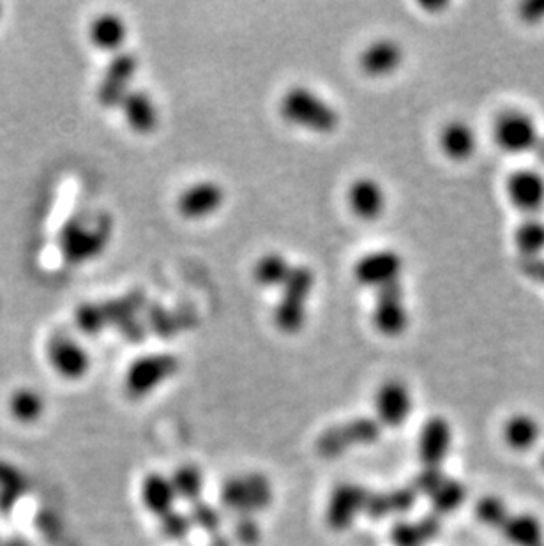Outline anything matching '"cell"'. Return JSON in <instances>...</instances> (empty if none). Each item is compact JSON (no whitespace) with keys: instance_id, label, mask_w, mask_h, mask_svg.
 <instances>
[{"instance_id":"6","label":"cell","mask_w":544,"mask_h":546,"mask_svg":"<svg viewBox=\"0 0 544 546\" xmlns=\"http://www.w3.org/2000/svg\"><path fill=\"white\" fill-rule=\"evenodd\" d=\"M492 138L504 154L522 156L536 149L541 131L534 115L522 108H507L495 115Z\"/></svg>"},{"instance_id":"8","label":"cell","mask_w":544,"mask_h":546,"mask_svg":"<svg viewBox=\"0 0 544 546\" xmlns=\"http://www.w3.org/2000/svg\"><path fill=\"white\" fill-rule=\"evenodd\" d=\"M371 322L378 333L386 338H398L410 327L407 294L403 283H393L384 289L375 290V303L371 311Z\"/></svg>"},{"instance_id":"10","label":"cell","mask_w":544,"mask_h":546,"mask_svg":"<svg viewBox=\"0 0 544 546\" xmlns=\"http://www.w3.org/2000/svg\"><path fill=\"white\" fill-rule=\"evenodd\" d=\"M382 426L375 418H357L343 425L329 428L320 435L317 449L324 458H336L345 455V451L356 446H368L380 437Z\"/></svg>"},{"instance_id":"3","label":"cell","mask_w":544,"mask_h":546,"mask_svg":"<svg viewBox=\"0 0 544 546\" xmlns=\"http://www.w3.org/2000/svg\"><path fill=\"white\" fill-rule=\"evenodd\" d=\"M317 276L306 264L294 267L287 283L280 289V299L274 308V324L281 333L294 336L303 331L308 322V304L315 290Z\"/></svg>"},{"instance_id":"33","label":"cell","mask_w":544,"mask_h":546,"mask_svg":"<svg viewBox=\"0 0 544 546\" xmlns=\"http://www.w3.org/2000/svg\"><path fill=\"white\" fill-rule=\"evenodd\" d=\"M188 515L193 527L202 529V531L211 534V536L221 534V529H223V511L220 508L212 506L209 502L200 501L191 506Z\"/></svg>"},{"instance_id":"5","label":"cell","mask_w":544,"mask_h":546,"mask_svg":"<svg viewBox=\"0 0 544 546\" xmlns=\"http://www.w3.org/2000/svg\"><path fill=\"white\" fill-rule=\"evenodd\" d=\"M181 372V359L170 352L138 357L124 373V391L131 400H144Z\"/></svg>"},{"instance_id":"27","label":"cell","mask_w":544,"mask_h":546,"mask_svg":"<svg viewBox=\"0 0 544 546\" xmlns=\"http://www.w3.org/2000/svg\"><path fill=\"white\" fill-rule=\"evenodd\" d=\"M292 264L280 251H269L258 258L253 266V280L264 289L280 290L294 271Z\"/></svg>"},{"instance_id":"25","label":"cell","mask_w":544,"mask_h":546,"mask_svg":"<svg viewBox=\"0 0 544 546\" xmlns=\"http://www.w3.org/2000/svg\"><path fill=\"white\" fill-rule=\"evenodd\" d=\"M9 418L22 426L38 425L45 418L46 402L34 387H18L8 400Z\"/></svg>"},{"instance_id":"15","label":"cell","mask_w":544,"mask_h":546,"mask_svg":"<svg viewBox=\"0 0 544 546\" xmlns=\"http://www.w3.org/2000/svg\"><path fill=\"white\" fill-rule=\"evenodd\" d=\"M227 193L220 182L198 181L188 186L177 198V211L182 218L200 221L218 214L225 205Z\"/></svg>"},{"instance_id":"1","label":"cell","mask_w":544,"mask_h":546,"mask_svg":"<svg viewBox=\"0 0 544 546\" xmlns=\"http://www.w3.org/2000/svg\"><path fill=\"white\" fill-rule=\"evenodd\" d=\"M280 115L290 126L315 135H333L341 122L333 103L304 85H295L281 96Z\"/></svg>"},{"instance_id":"23","label":"cell","mask_w":544,"mask_h":546,"mask_svg":"<svg viewBox=\"0 0 544 546\" xmlns=\"http://www.w3.org/2000/svg\"><path fill=\"white\" fill-rule=\"evenodd\" d=\"M128 23L115 13H103L94 18L89 29L92 45L112 54H121L122 46L128 39Z\"/></svg>"},{"instance_id":"36","label":"cell","mask_w":544,"mask_h":546,"mask_svg":"<svg viewBox=\"0 0 544 546\" xmlns=\"http://www.w3.org/2000/svg\"><path fill=\"white\" fill-rule=\"evenodd\" d=\"M76 324L85 334H98L105 329L101 313H99L98 303H85L76 310Z\"/></svg>"},{"instance_id":"18","label":"cell","mask_w":544,"mask_h":546,"mask_svg":"<svg viewBox=\"0 0 544 546\" xmlns=\"http://www.w3.org/2000/svg\"><path fill=\"white\" fill-rule=\"evenodd\" d=\"M440 152L453 163H467L476 156L479 137L472 124L463 119L446 122L439 133Z\"/></svg>"},{"instance_id":"37","label":"cell","mask_w":544,"mask_h":546,"mask_svg":"<svg viewBox=\"0 0 544 546\" xmlns=\"http://www.w3.org/2000/svg\"><path fill=\"white\" fill-rule=\"evenodd\" d=\"M541 465H543V469H544V453H543V456H541Z\"/></svg>"},{"instance_id":"11","label":"cell","mask_w":544,"mask_h":546,"mask_svg":"<svg viewBox=\"0 0 544 546\" xmlns=\"http://www.w3.org/2000/svg\"><path fill=\"white\" fill-rule=\"evenodd\" d=\"M138 66L140 62L133 52H121L112 57L96 91L99 107L106 110L121 107L124 98L133 91Z\"/></svg>"},{"instance_id":"21","label":"cell","mask_w":544,"mask_h":546,"mask_svg":"<svg viewBox=\"0 0 544 546\" xmlns=\"http://www.w3.org/2000/svg\"><path fill=\"white\" fill-rule=\"evenodd\" d=\"M119 108L129 129L136 135H151L158 129V107L149 92L133 89Z\"/></svg>"},{"instance_id":"32","label":"cell","mask_w":544,"mask_h":546,"mask_svg":"<svg viewBox=\"0 0 544 546\" xmlns=\"http://www.w3.org/2000/svg\"><path fill=\"white\" fill-rule=\"evenodd\" d=\"M511 513L513 511L509 509L506 502L495 495H484L483 499H479L476 504L477 520L493 531H500V527L504 525Z\"/></svg>"},{"instance_id":"14","label":"cell","mask_w":544,"mask_h":546,"mask_svg":"<svg viewBox=\"0 0 544 546\" xmlns=\"http://www.w3.org/2000/svg\"><path fill=\"white\" fill-rule=\"evenodd\" d=\"M405 271V260L398 251L375 250L359 258L354 266V278L368 289H384L387 285L400 283Z\"/></svg>"},{"instance_id":"7","label":"cell","mask_w":544,"mask_h":546,"mask_svg":"<svg viewBox=\"0 0 544 546\" xmlns=\"http://www.w3.org/2000/svg\"><path fill=\"white\" fill-rule=\"evenodd\" d=\"M370 492L359 483L343 481L334 486L324 509V524L334 534L347 532L354 527L357 518L366 515Z\"/></svg>"},{"instance_id":"17","label":"cell","mask_w":544,"mask_h":546,"mask_svg":"<svg viewBox=\"0 0 544 546\" xmlns=\"http://www.w3.org/2000/svg\"><path fill=\"white\" fill-rule=\"evenodd\" d=\"M405 62L403 46L394 39L380 38L366 46L359 57V68L370 78L394 75Z\"/></svg>"},{"instance_id":"4","label":"cell","mask_w":544,"mask_h":546,"mask_svg":"<svg viewBox=\"0 0 544 546\" xmlns=\"http://www.w3.org/2000/svg\"><path fill=\"white\" fill-rule=\"evenodd\" d=\"M274 499L272 483L260 472H246L228 478L220 490L221 508L241 516H257L269 508Z\"/></svg>"},{"instance_id":"22","label":"cell","mask_w":544,"mask_h":546,"mask_svg":"<svg viewBox=\"0 0 544 546\" xmlns=\"http://www.w3.org/2000/svg\"><path fill=\"white\" fill-rule=\"evenodd\" d=\"M543 426L536 416L529 412H516L504 421L502 426V439L507 448L514 453H525L537 446L541 439Z\"/></svg>"},{"instance_id":"34","label":"cell","mask_w":544,"mask_h":546,"mask_svg":"<svg viewBox=\"0 0 544 546\" xmlns=\"http://www.w3.org/2000/svg\"><path fill=\"white\" fill-rule=\"evenodd\" d=\"M159 529L161 534L168 539V541H182L184 538H188L189 531L193 529V524L189 520L188 513H181V511H172L170 515L163 516L159 520Z\"/></svg>"},{"instance_id":"19","label":"cell","mask_w":544,"mask_h":546,"mask_svg":"<svg viewBox=\"0 0 544 546\" xmlns=\"http://www.w3.org/2000/svg\"><path fill=\"white\" fill-rule=\"evenodd\" d=\"M350 211L363 221H377L386 211L387 195L382 184L373 177H359L347 193Z\"/></svg>"},{"instance_id":"13","label":"cell","mask_w":544,"mask_h":546,"mask_svg":"<svg viewBox=\"0 0 544 546\" xmlns=\"http://www.w3.org/2000/svg\"><path fill=\"white\" fill-rule=\"evenodd\" d=\"M504 191L507 202L525 214V218L539 216L544 209V174L537 168L523 167L509 172Z\"/></svg>"},{"instance_id":"29","label":"cell","mask_w":544,"mask_h":546,"mask_svg":"<svg viewBox=\"0 0 544 546\" xmlns=\"http://www.w3.org/2000/svg\"><path fill=\"white\" fill-rule=\"evenodd\" d=\"M170 479H172V485H174L179 501L188 502L191 506L202 501L205 490V476L204 471L198 465H193V463L179 465L170 474Z\"/></svg>"},{"instance_id":"24","label":"cell","mask_w":544,"mask_h":546,"mask_svg":"<svg viewBox=\"0 0 544 546\" xmlns=\"http://www.w3.org/2000/svg\"><path fill=\"white\" fill-rule=\"evenodd\" d=\"M417 501V493L412 486L394 488L386 492H370L366 515L382 520L387 516L403 515L408 509L414 508Z\"/></svg>"},{"instance_id":"16","label":"cell","mask_w":544,"mask_h":546,"mask_svg":"<svg viewBox=\"0 0 544 546\" xmlns=\"http://www.w3.org/2000/svg\"><path fill=\"white\" fill-rule=\"evenodd\" d=\"M48 361L61 379L76 382L91 372V356L80 343L68 336H55L48 345Z\"/></svg>"},{"instance_id":"28","label":"cell","mask_w":544,"mask_h":546,"mask_svg":"<svg viewBox=\"0 0 544 546\" xmlns=\"http://www.w3.org/2000/svg\"><path fill=\"white\" fill-rule=\"evenodd\" d=\"M440 534L439 518L435 515L424 516L414 522L401 520L391 529V541L394 546H424Z\"/></svg>"},{"instance_id":"31","label":"cell","mask_w":544,"mask_h":546,"mask_svg":"<svg viewBox=\"0 0 544 546\" xmlns=\"http://www.w3.org/2000/svg\"><path fill=\"white\" fill-rule=\"evenodd\" d=\"M428 499L435 516L451 515L454 511H458L467 499V486L463 485L460 479L446 476Z\"/></svg>"},{"instance_id":"26","label":"cell","mask_w":544,"mask_h":546,"mask_svg":"<svg viewBox=\"0 0 544 546\" xmlns=\"http://www.w3.org/2000/svg\"><path fill=\"white\" fill-rule=\"evenodd\" d=\"M499 532L513 546H544L543 524L530 513H511Z\"/></svg>"},{"instance_id":"20","label":"cell","mask_w":544,"mask_h":546,"mask_svg":"<svg viewBox=\"0 0 544 546\" xmlns=\"http://www.w3.org/2000/svg\"><path fill=\"white\" fill-rule=\"evenodd\" d=\"M138 499L145 511L158 520L175 511V504L179 502L172 479L163 472L145 474L138 486Z\"/></svg>"},{"instance_id":"2","label":"cell","mask_w":544,"mask_h":546,"mask_svg":"<svg viewBox=\"0 0 544 546\" xmlns=\"http://www.w3.org/2000/svg\"><path fill=\"white\" fill-rule=\"evenodd\" d=\"M114 225L110 216L99 214L94 220L73 216L61 230L62 257L73 266L98 258L112 239Z\"/></svg>"},{"instance_id":"30","label":"cell","mask_w":544,"mask_h":546,"mask_svg":"<svg viewBox=\"0 0 544 546\" xmlns=\"http://www.w3.org/2000/svg\"><path fill=\"white\" fill-rule=\"evenodd\" d=\"M513 243L523 258H539L544 255V220L529 216L514 228Z\"/></svg>"},{"instance_id":"12","label":"cell","mask_w":544,"mask_h":546,"mask_svg":"<svg viewBox=\"0 0 544 546\" xmlns=\"http://www.w3.org/2000/svg\"><path fill=\"white\" fill-rule=\"evenodd\" d=\"M454 430L446 416H430L417 435V458L423 469L442 471V465L453 451Z\"/></svg>"},{"instance_id":"9","label":"cell","mask_w":544,"mask_h":546,"mask_svg":"<svg viewBox=\"0 0 544 546\" xmlns=\"http://www.w3.org/2000/svg\"><path fill=\"white\" fill-rule=\"evenodd\" d=\"M375 421L391 430L405 426L414 412V395L405 380L387 379L378 386L373 400Z\"/></svg>"},{"instance_id":"35","label":"cell","mask_w":544,"mask_h":546,"mask_svg":"<svg viewBox=\"0 0 544 546\" xmlns=\"http://www.w3.org/2000/svg\"><path fill=\"white\" fill-rule=\"evenodd\" d=\"M262 529L255 522V516H241L237 518L232 532V541L242 546H255L260 543Z\"/></svg>"}]
</instances>
